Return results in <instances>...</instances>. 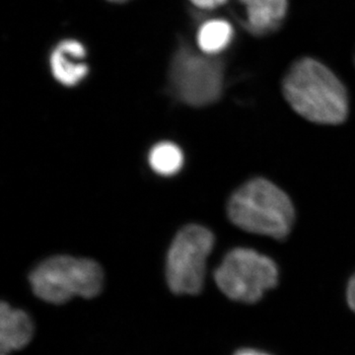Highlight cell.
Wrapping results in <instances>:
<instances>
[{
  "label": "cell",
  "mask_w": 355,
  "mask_h": 355,
  "mask_svg": "<svg viewBox=\"0 0 355 355\" xmlns=\"http://www.w3.org/2000/svg\"><path fill=\"white\" fill-rule=\"evenodd\" d=\"M282 91L291 108L306 120L320 125H338L347 120V89L330 69L314 58H303L292 64Z\"/></svg>",
  "instance_id": "obj_1"
},
{
  "label": "cell",
  "mask_w": 355,
  "mask_h": 355,
  "mask_svg": "<svg viewBox=\"0 0 355 355\" xmlns=\"http://www.w3.org/2000/svg\"><path fill=\"white\" fill-rule=\"evenodd\" d=\"M294 216L288 196L263 178L243 184L228 203L229 218L237 227L277 240H284L291 233Z\"/></svg>",
  "instance_id": "obj_2"
},
{
  "label": "cell",
  "mask_w": 355,
  "mask_h": 355,
  "mask_svg": "<svg viewBox=\"0 0 355 355\" xmlns=\"http://www.w3.org/2000/svg\"><path fill=\"white\" fill-rule=\"evenodd\" d=\"M29 279L33 292L40 299L64 304L76 296L96 297L102 291L104 275L94 261L58 256L40 263Z\"/></svg>",
  "instance_id": "obj_3"
},
{
  "label": "cell",
  "mask_w": 355,
  "mask_h": 355,
  "mask_svg": "<svg viewBox=\"0 0 355 355\" xmlns=\"http://www.w3.org/2000/svg\"><path fill=\"white\" fill-rule=\"evenodd\" d=\"M169 86L179 101L205 107L218 101L224 81L223 62L181 41L169 65Z\"/></svg>",
  "instance_id": "obj_4"
},
{
  "label": "cell",
  "mask_w": 355,
  "mask_h": 355,
  "mask_svg": "<svg viewBox=\"0 0 355 355\" xmlns=\"http://www.w3.org/2000/svg\"><path fill=\"white\" fill-rule=\"evenodd\" d=\"M214 279L222 293L231 300L253 304L277 286L279 268L265 254L247 248H236L216 268Z\"/></svg>",
  "instance_id": "obj_5"
},
{
  "label": "cell",
  "mask_w": 355,
  "mask_h": 355,
  "mask_svg": "<svg viewBox=\"0 0 355 355\" xmlns=\"http://www.w3.org/2000/svg\"><path fill=\"white\" fill-rule=\"evenodd\" d=\"M214 246L209 229L191 224L175 237L166 261V279L178 295H197L205 284L207 260Z\"/></svg>",
  "instance_id": "obj_6"
},
{
  "label": "cell",
  "mask_w": 355,
  "mask_h": 355,
  "mask_svg": "<svg viewBox=\"0 0 355 355\" xmlns=\"http://www.w3.org/2000/svg\"><path fill=\"white\" fill-rule=\"evenodd\" d=\"M86 55L87 51L81 42L74 39L60 42L50 55L51 71L55 80L65 87L83 83L89 74Z\"/></svg>",
  "instance_id": "obj_7"
},
{
  "label": "cell",
  "mask_w": 355,
  "mask_h": 355,
  "mask_svg": "<svg viewBox=\"0 0 355 355\" xmlns=\"http://www.w3.org/2000/svg\"><path fill=\"white\" fill-rule=\"evenodd\" d=\"M34 335L32 318L24 310L2 302L0 307V355L23 349Z\"/></svg>",
  "instance_id": "obj_8"
},
{
  "label": "cell",
  "mask_w": 355,
  "mask_h": 355,
  "mask_svg": "<svg viewBox=\"0 0 355 355\" xmlns=\"http://www.w3.org/2000/svg\"><path fill=\"white\" fill-rule=\"evenodd\" d=\"M245 8V28L254 36L277 31L286 18L288 0H239Z\"/></svg>",
  "instance_id": "obj_9"
},
{
  "label": "cell",
  "mask_w": 355,
  "mask_h": 355,
  "mask_svg": "<svg viewBox=\"0 0 355 355\" xmlns=\"http://www.w3.org/2000/svg\"><path fill=\"white\" fill-rule=\"evenodd\" d=\"M234 30L223 19H211L203 23L197 34L198 50L205 55L217 57L230 46Z\"/></svg>",
  "instance_id": "obj_10"
},
{
  "label": "cell",
  "mask_w": 355,
  "mask_h": 355,
  "mask_svg": "<svg viewBox=\"0 0 355 355\" xmlns=\"http://www.w3.org/2000/svg\"><path fill=\"white\" fill-rule=\"evenodd\" d=\"M149 164L154 172L162 176H173L182 169L184 154L179 146L164 141L156 144L149 153Z\"/></svg>",
  "instance_id": "obj_11"
},
{
  "label": "cell",
  "mask_w": 355,
  "mask_h": 355,
  "mask_svg": "<svg viewBox=\"0 0 355 355\" xmlns=\"http://www.w3.org/2000/svg\"><path fill=\"white\" fill-rule=\"evenodd\" d=\"M196 7L205 10H211L227 3L228 0H190Z\"/></svg>",
  "instance_id": "obj_12"
},
{
  "label": "cell",
  "mask_w": 355,
  "mask_h": 355,
  "mask_svg": "<svg viewBox=\"0 0 355 355\" xmlns=\"http://www.w3.org/2000/svg\"><path fill=\"white\" fill-rule=\"evenodd\" d=\"M347 299L350 309L355 312V273L347 284Z\"/></svg>",
  "instance_id": "obj_13"
},
{
  "label": "cell",
  "mask_w": 355,
  "mask_h": 355,
  "mask_svg": "<svg viewBox=\"0 0 355 355\" xmlns=\"http://www.w3.org/2000/svg\"><path fill=\"white\" fill-rule=\"evenodd\" d=\"M233 355H272L268 354V352H263V350L251 349V347H244V349H240L236 350L235 354Z\"/></svg>",
  "instance_id": "obj_14"
},
{
  "label": "cell",
  "mask_w": 355,
  "mask_h": 355,
  "mask_svg": "<svg viewBox=\"0 0 355 355\" xmlns=\"http://www.w3.org/2000/svg\"><path fill=\"white\" fill-rule=\"evenodd\" d=\"M109 1L114 2V3H123V2H127L128 0H109Z\"/></svg>",
  "instance_id": "obj_15"
}]
</instances>
